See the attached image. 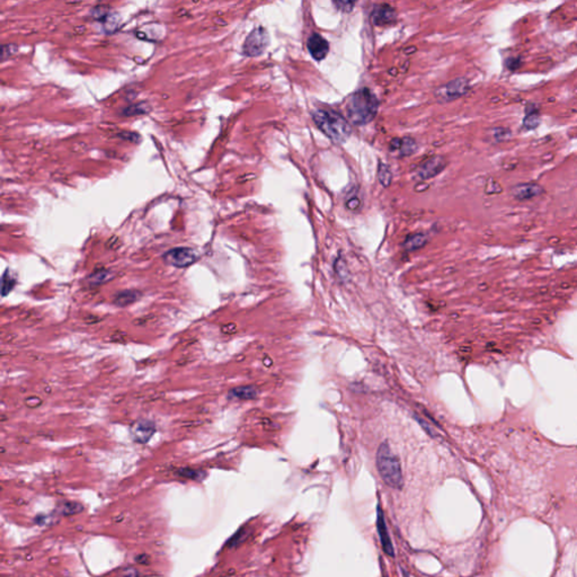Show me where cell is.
Masks as SVG:
<instances>
[{
	"instance_id": "1",
	"label": "cell",
	"mask_w": 577,
	"mask_h": 577,
	"mask_svg": "<svg viewBox=\"0 0 577 577\" xmlns=\"http://www.w3.org/2000/svg\"><path fill=\"white\" fill-rule=\"evenodd\" d=\"M379 109L377 96L369 88H361L351 96L347 104V116L355 126H364L376 117Z\"/></svg>"
},
{
	"instance_id": "2",
	"label": "cell",
	"mask_w": 577,
	"mask_h": 577,
	"mask_svg": "<svg viewBox=\"0 0 577 577\" xmlns=\"http://www.w3.org/2000/svg\"><path fill=\"white\" fill-rule=\"evenodd\" d=\"M311 115H313V120L316 126L333 142L342 143L352 133V128H351L349 123L341 114H338L337 112L332 109H321L319 107V109H315Z\"/></svg>"
},
{
	"instance_id": "3",
	"label": "cell",
	"mask_w": 577,
	"mask_h": 577,
	"mask_svg": "<svg viewBox=\"0 0 577 577\" xmlns=\"http://www.w3.org/2000/svg\"><path fill=\"white\" fill-rule=\"evenodd\" d=\"M377 468L382 480L389 487L401 489L404 486L403 472L398 457L390 450L387 442L379 446L377 452Z\"/></svg>"
},
{
	"instance_id": "4",
	"label": "cell",
	"mask_w": 577,
	"mask_h": 577,
	"mask_svg": "<svg viewBox=\"0 0 577 577\" xmlns=\"http://www.w3.org/2000/svg\"><path fill=\"white\" fill-rule=\"evenodd\" d=\"M269 43L270 37L267 31L263 27H257L247 36L242 47V52L248 56L261 55L266 50Z\"/></svg>"
},
{
	"instance_id": "5",
	"label": "cell",
	"mask_w": 577,
	"mask_h": 577,
	"mask_svg": "<svg viewBox=\"0 0 577 577\" xmlns=\"http://www.w3.org/2000/svg\"><path fill=\"white\" fill-rule=\"evenodd\" d=\"M469 90V83L467 79H456L448 84L443 85L435 92V96L439 100L450 101L460 98Z\"/></svg>"
},
{
	"instance_id": "6",
	"label": "cell",
	"mask_w": 577,
	"mask_h": 577,
	"mask_svg": "<svg viewBox=\"0 0 577 577\" xmlns=\"http://www.w3.org/2000/svg\"><path fill=\"white\" fill-rule=\"evenodd\" d=\"M166 263L174 267H188L196 262V253L188 247H178L169 251L163 256Z\"/></svg>"
},
{
	"instance_id": "7",
	"label": "cell",
	"mask_w": 577,
	"mask_h": 577,
	"mask_svg": "<svg viewBox=\"0 0 577 577\" xmlns=\"http://www.w3.org/2000/svg\"><path fill=\"white\" fill-rule=\"evenodd\" d=\"M446 166L443 157L433 156L423 161L415 171V177L420 180H427L437 176Z\"/></svg>"
},
{
	"instance_id": "8",
	"label": "cell",
	"mask_w": 577,
	"mask_h": 577,
	"mask_svg": "<svg viewBox=\"0 0 577 577\" xmlns=\"http://www.w3.org/2000/svg\"><path fill=\"white\" fill-rule=\"evenodd\" d=\"M307 48L311 56L317 61L324 60L328 52H329V43L320 34L314 33L310 35L307 41Z\"/></svg>"
},
{
	"instance_id": "9",
	"label": "cell",
	"mask_w": 577,
	"mask_h": 577,
	"mask_svg": "<svg viewBox=\"0 0 577 577\" xmlns=\"http://www.w3.org/2000/svg\"><path fill=\"white\" fill-rule=\"evenodd\" d=\"M155 424L150 421H139L135 422L131 427V435L132 439L138 443H146L148 442L152 434L155 433Z\"/></svg>"
},
{
	"instance_id": "10",
	"label": "cell",
	"mask_w": 577,
	"mask_h": 577,
	"mask_svg": "<svg viewBox=\"0 0 577 577\" xmlns=\"http://www.w3.org/2000/svg\"><path fill=\"white\" fill-rule=\"evenodd\" d=\"M377 529H378L379 537H380V541H381V545H382L384 552H386L387 555L394 557L395 556L394 546H393L391 540H390L388 529H387V524H386V521H384V516H383V512L381 511L380 506H378Z\"/></svg>"
},
{
	"instance_id": "11",
	"label": "cell",
	"mask_w": 577,
	"mask_h": 577,
	"mask_svg": "<svg viewBox=\"0 0 577 577\" xmlns=\"http://www.w3.org/2000/svg\"><path fill=\"white\" fill-rule=\"evenodd\" d=\"M396 18V10L391 6L381 4L377 5L372 11V20L378 26L388 25Z\"/></svg>"
},
{
	"instance_id": "12",
	"label": "cell",
	"mask_w": 577,
	"mask_h": 577,
	"mask_svg": "<svg viewBox=\"0 0 577 577\" xmlns=\"http://www.w3.org/2000/svg\"><path fill=\"white\" fill-rule=\"evenodd\" d=\"M542 189L537 184H521L513 189V194L518 200H531L541 194Z\"/></svg>"
},
{
	"instance_id": "13",
	"label": "cell",
	"mask_w": 577,
	"mask_h": 577,
	"mask_svg": "<svg viewBox=\"0 0 577 577\" xmlns=\"http://www.w3.org/2000/svg\"><path fill=\"white\" fill-rule=\"evenodd\" d=\"M427 237L423 234H414L407 237L404 242V247L407 251H416L426 244Z\"/></svg>"
},
{
	"instance_id": "14",
	"label": "cell",
	"mask_w": 577,
	"mask_h": 577,
	"mask_svg": "<svg viewBox=\"0 0 577 577\" xmlns=\"http://www.w3.org/2000/svg\"><path fill=\"white\" fill-rule=\"evenodd\" d=\"M230 396L231 397H234L236 399H240V400H250V399H254L256 398L257 396V390L254 388V387H239V388H236L233 389L230 391Z\"/></svg>"
},
{
	"instance_id": "15",
	"label": "cell",
	"mask_w": 577,
	"mask_h": 577,
	"mask_svg": "<svg viewBox=\"0 0 577 577\" xmlns=\"http://www.w3.org/2000/svg\"><path fill=\"white\" fill-rule=\"evenodd\" d=\"M416 149H417V145L414 139H411L409 137H405L403 139H400L399 150L400 154L403 156H410L414 154Z\"/></svg>"
},
{
	"instance_id": "16",
	"label": "cell",
	"mask_w": 577,
	"mask_h": 577,
	"mask_svg": "<svg viewBox=\"0 0 577 577\" xmlns=\"http://www.w3.org/2000/svg\"><path fill=\"white\" fill-rule=\"evenodd\" d=\"M138 298H139V292L124 291L117 294L115 299V303L117 305H121V307H124V305L134 302Z\"/></svg>"
},
{
	"instance_id": "17",
	"label": "cell",
	"mask_w": 577,
	"mask_h": 577,
	"mask_svg": "<svg viewBox=\"0 0 577 577\" xmlns=\"http://www.w3.org/2000/svg\"><path fill=\"white\" fill-rule=\"evenodd\" d=\"M378 176H379V180H380L381 185H383L384 188H388L391 183L393 180V174L391 171H390V168L386 163H380V166H379V173H378Z\"/></svg>"
},
{
	"instance_id": "18",
	"label": "cell",
	"mask_w": 577,
	"mask_h": 577,
	"mask_svg": "<svg viewBox=\"0 0 577 577\" xmlns=\"http://www.w3.org/2000/svg\"><path fill=\"white\" fill-rule=\"evenodd\" d=\"M3 286H2V292H3V296H7V294L13 290V287L15 285V280L11 278L10 275H8V271L3 275Z\"/></svg>"
},
{
	"instance_id": "19",
	"label": "cell",
	"mask_w": 577,
	"mask_h": 577,
	"mask_svg": "<svg viewBox=\"0 0 577 577\" xmlns=\"http://www.w3.org/2000/svg\"><path fill=\"white\" fill-rule=\"evenodd\" d=\"M334 5L336 6L337 9L345 11V13H347V11H351L353 9L355 3L353 2H334Z\"/></svg>"
},
{
	"instance_id": "20",
	"label": "cell",
	"mask_w": 577,
	"mask_h": 577,
	"mask_svg": "<svg viewBox=\"0 0 577 577\" xmlns=\"http://www.w3.org/2000/svg\"><path fill=\"white\" fill-rule=\"evenodd\" d=\"M335 269H336L337 274L341 276V278H344V276L347 275V269L345 267V263H344V261H342V259H337Z\"/></svg>"
},
{
	"instance_id": "21",
	"label": "cell",
	"mask_w": 577,
	"mask_h": 577,
	"mask_svg": "<svg viewBox=\"0 0 577 577\" xmlns=\"http://www.w3.org/2000/svg\"><path fill=\"white\" fill-rule=\"evenodd\" d=\"M182 475L185 477H189L192 479H202L200 477V472L199 471H194V470H186V471H182Z\"/></svg>"
}]
</instances>
